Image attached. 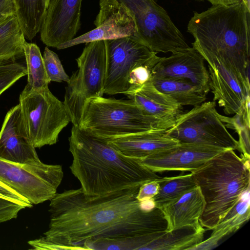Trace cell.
<instances>
[{
	"instance_id": "obj_7",
	"label": "cell",
	"mask_w": 250,
	"mask_h": 250,
	"mask_svg": "<svg viewBox=\"0 0 250 250\" xmlns=\"http://www.w3.org/2000/svg\"><path fill=\"white\" fill-rule=\"evenodd\" d=\"M78 69L67 82L64 101L73 125L79 126L85 103L103 96L106 71L104 41L86 43L76 59Z\"/></svg>"
},
{
	"instance_id": "obj_20",
	"label": "cell",
	"mask_w": 250,
	"mask_h": 250,
	"mask_svg": "<svg viewBox=\"0 0 250 250\" xmlns=\"http://www.w3.org/2000/svg\"><path fill=\"white\" fill-rule=\"evenodd\" d=\"M205 201L197 186L184 194L174 203L160 209L167 222V231L185 227L200 228V219Z\"/></svg>"
},
{
	"instance_id": "obj_37",
	"label": "cell",
	"mask_w": 250,
	"mask_h": 250,
	"mask_svg": "<svg viewBox=\"0 0 250 250\" xmlns=\"http://www.w3.org/2000/svg\"><path fill=\"white\" fill-rule=\"evenodd\" d=\"M246 5L250 8V0H242Z\"/></svg>"
},
{
	"instance_id": "obj_22",
	"label": "cell",
	"mask_w": 250,
	"mask_h": 250,
	"mask_svg": "<svg viewBox=\"0 0 250 250\" xmlns=\"http://www.w3.org/2000/svg\"><path fill=\"white\" fill-rule=\"evenodd\" d=\"M154 86L180 105L196 106L204 103L208 91L193 83L179 79H150Z\"/></svg>"
},
{
	"instance_id": "obj_18",
	"label": "cell",
	"mask_w": 250,
	"mask_h": 250,
	"mask_svg": "<svg viewBox=\"0 0 250 250\" xmlns=\"http://www.w3.org/2000/svg\"><path fill=\"white\" fill-rule=\"evenodd\" d=\"M126 96L155 120L163 130L172 127L185 112L183 106L157 89L150 80Z\"/></svg>"
},
{
	"instance_id": "obj_11",
	"label": "cell",
	"mask_w": 250,
	"mask_h": 250,
	"mask_svg": "<svg viewBox=\"0 0 250 250\" xmlns=\"http://www.w3.org/2000/svg\"><path fill=\"white\" fill-rule=\"evenodd\" d=\"M104 42L106 71L104 94L125 95L129 89L128 77L132 69L141 64L154 66L161 58L134 35Z\"/></svg>"
},
{
	"instance_id": "obj_25",
	"label": "cell",
	"mask_w": 250,
	"mask_h": 250,
	"mask_svg": "<svg viewBox=\"0 0 250 250\" xmlns=\"http://www.w3.org/2000/svg\"><path fill=\"white\" fill-rule=\"evenodd\" d=\"M159 189L152 199L155 207L161 209L172 204L184 194L197 186L192 173L158 180Z\"/></svg>"
},
{
	"instance_id": "obj_39",
	"label": "cell",
	"mask_w": 250,
	"mask_h": 250,
	"mask_svg": "<svg viewBox=\"0 0 250 250\" xmlns=\"http://www.w3.org/2000/svg\"><path fill=\"white\" fill-rule=\"evenodd\" d=\"M194 0L199 1H204L205 0Z\"/></svg>"
},
{
	"instance_id": "obj_32",
	"label": "cell",
	"mask_w": 250,
	"mask_h": 250,
	"mask_svg": "<svg viewBox=\"0 0 250 250\" xmlns=\"http://www.w3.org/2000/svg\"><path fill=\"white\" fill-rule=\"evenodd\" d=\"M0 198H2L26 208H32L33 205L27 199L0 181Z\"/></svg>"
},
{
	"instance_id": "obj_23",
	"label": "cell",
	"mask_w": 250,
	"mask_h": 250,
	"mask_svg": "<svg viewBox=\"0 0 250 250\" xmlns=\"http://www.w3.org/2000/svg\"><path fill=\"white\" fill-rule=\"evenodd\" d=\"M205 229L185 227L165 231L146 247L149 250H191L203 241Z\"/></svg>"
},
{
	"instance_id": "obj_14",
	"label": "cell",
	"mask_w": 250,
	"mask_h": 250,
	"mask_svg": "<svg viewBox=\"0 0 250 250\" xmlns=\"http://www.w3.org/2000/svg\"><path fill=\"white\" fill-rule=\"evenodd\" d=\"M224 149L192 143H179L141 160L145 167L156 172L195 170Z\"/></svg>"
},
{
	"instance_id": "obj_38",
	"label": "cell",
	"mask_w": 250,
	"mask_h": 250,
	"mask_svg": "<svg viewBox=\"0 0 250 250\" xmlns=\"http://www.w3.org/2000/svg\"><path fill=\"white\" fill-rule=\"evenodd\" d=\"M45 1L46 4L47 5V7L49 0H45Z\"/></svg>"
},
{
	"instance_id": "obj_27",
	"label": "cell",
	"mask_w": 250,
	"mask_h": 250,
	"mask_svg": "<svg viewBox=\"0 0 250 250\" xmlns=\"http://www.w3.org/2000/svg\"><path fill=\"white\" fill-rule=\"evenodd\" d=\"M23 54L27 70V84L36 89L48 86L51 82L47 75L39 47L35 43L26 42L23 45Z\"/></svg>"
},
{
	"instance_id": "obj_17",
	"label": "cell",
	"mask_w": 250,
	"mask_h": 250,
	"mask_svg": "<svg viewBox=\"0 0 250 250\" xmlns=\"http://www.w3.org/2000/svg\"><path fill=\"white\" fill-rule=\"evenodd\" d=\"M206 61L213 101L223 107L225 114L234 115L243 108L250 97V88L220 62L215 60Z\"/></svg>"
},
{
	"instance_id": "obj_19",
	"label": "cell",
	"mask_w": 250,
	"mask_h": 250,
	"mask_svg": "<svg viewBox=\"0 0 250 250\" xmlns=\"http://www.w3.org/2000/svg\"><path fill=\"white\" fill-rule=\"evenodd\" d=\"M166 130L152 129L106 140L125 156L142 160L179 144L167 135Z\"/></svg>"
},
{
	"instance_id": "obj_30",
	"label": "cell",
	"mask_w": 250,
	"mask_h": 250,
	"mask_svg": "<svg viewBox=\"0 0 250 250\" xmlns=\"http://www.w3.org/2000/svg\"><path fill=\"white\" fill-rule=\"evenodd\" d=\"M24 208L22 205L0 198V223L16 218L19 212Z\"/></svg>"
},
{
	"instance_id": "obj_3",
	"label": "cell",
	"mask_w": 250,
	"mask_h": 250,
	"mask_svg": "<svg viewBox=\"0 0 250 250\" xmlns=\"http://www.w3.org/2000/svg\"><path fill=\"white\" fill-rule=\"evenodd\" d=\"M250 10L244 2L194 12L187 30L205 61L220 62L250 88Z\"/></svg>"
},
{
	"instance_id": "obj_1",
	"label": "cell",
	"mask_w": 250,
	"mask_h": 250,
	"mask_svg": "<svg viewBox=\"0 0 250 250\" xmlns=\"http://www.w3.org/2000/svg\"><path fill=\"white\" fill-rule=\"evenodd\" d=\"M140 187L98 195L86 194L81 188L57 193L50 200L48 229L28 244L34 250H103L166 231L160 209L141 208L136 198Z\"/></svg>"
},
{
	"instance_id": "obj_2",
	"label": "cell",
	"mask_w": 250,
	"mask_h": 250,
	"mask_svg": "<svg viewBox=\"0 0 250 250\" xmlns=\"http://www.w3.org/2000/svg\"><path fill=\"white\" fill-rule=\"evenodd\" d=\"M68 141L73 157L70 169L86 194H105L162 177L141 160L125 156L106 139L78 126L73 125Z\"/></svg>"
},
{
	"instance_id": "obj_31",
	"label": "cell",
	"mask_w": 250,
	"mask_h": 250,
	"mask_svg": "<svg viewBox=\"0 0 250 250\" xmlns=\"http://www.w3.org/2000/svg\"><path fill=\"white\" fill-rule=\"evenodd\" d=\"M26 66L0 74V96L21 78L26 76Z\"/></svg>"
},
{
	"instance_id": "obj_29",
	"label": "cell",
	"mask_w": 250,
	"mask_h": 250,
	"mask_svg": "<svg viewBox=\"0 0 250 250\" xmlns=\"http://www.w3.org/2000/svg\"><path fill=\"white\" fill-rule=\"evenodd\" d=\"M153 67L150 65L141 64L132 69L129 75V89L125 95L131 93L150 80Z\"/></svg>"
},
{
	"instance_id": "obj_35",
	"label": "cell",
	"mask_w": 250,
	"mask_h": 250,
	"mask_svg": "<svg viewBox=\"0 0 250 250\" xmlns=\"http://www.w3.org/2000/svg\"><path fill=\"white\" fill-rule=\"evenodd\" d=\"M24 66L25 64L18 61V59L0 61V74L16 70Z\"/></svg>"
},
{
	"instance_id": "obj_4",
	"label": "cell",
	"mask_w": 250,
	"mask_h": 250,
	"mask_svg": "<svg viewBox=\"0 0 250 250\" xmlns=\"http://www.w3.org/2000/svg\"><path fill=\"white\" fill-rule=\"evenodd\" d=\"M225 150L192 173L205 201L201 225L212 230L250 189V159Z\"/></svg>"
},
{
	"instance_id": "obj_13",
	"label": "cell",
	"mask_w": 250,
	"mask_h": 250,
	"mask_svg": "<svg viewBox=\"0 0 250 250\" xmlns=\"http://www.w3.org/2000/svg\"><path fill=\"white\" fill-rule=\"evenodd\" d=\"M83 0H49L40 30L47 46L57 48L74 38L81 26Z\"/></svg>"
},
{
	"instance_id": "obj_5",
	"label": "cell",
	"mask_w": 250,
	"mask_h": 250,
	"mask_svg": "<svg viewBox=\"0 0 250 250\" xmlns=\"http://www.w3.org/2000/svg\"><path fill=\"white\" fill-rule=\"evenodd\" d=\"M78 127L105 139L161 129L132 100L103 96L86 102Z\"/></svg>"
},
{
	"instance_id": "obj_9",
	"label": "cell",
	"mask_w": 250,
	"mask_h": 250,
	"mask_svg": "<svg viewBox=\"0 0 250 250\" xmlns=\"http://www.w3.org/2000/svg\"><path fill=\"white\" fill-rule=\"evenodd\" d=\"M221 116L215 101L204 102L185 112L166 132L179 143L238 150V141L229 132Z\"/></svg>"
},
{
	"instance_id": "obj_24",
	"label": "cell",
	"mask_w": 250,
	"mask_h": 250,
	"mask_svg": "<svg viewBox=\"0 0 250 250\" xmlns=\"http://www.w3.org/2000/svg\"><path fill=\"white\" fill-rule=\"evenodd\" d=\"M15 16L25 39L31 41L40 32L47 5L45 0H13Z\"/></svg>"
},
{
	"instance_id": "obj_10",
	"label": "cell",
	"mask_w": 250,
	"mask_h": 250,
	"mask_svg": "<svg viewBox=\"0 0 250 250\" xmlns=\"http://www.w3.org/2000/svg\"><path fill=\"white\" fill-rule=\"evenodd\" d=\"M63 177L59 165L46 164L40 159L21 164L0 157V181L33 205L50 200L57 193Z\"/></svg>"
},
{
	"instance_id": "obj_34",
	"label": "cell",
	"mask_w": 250,
	"mask_h": 250,
	"mask_svg": "<svg viewBox=\"0 0 250 250\" xmlns=\"http://www.w3.org/2000/svg\"><path fill=\"white\" fill-rule=\"evenodd\" d=\"M13 16L15 9L13 0H0V25Z\"/></svg>"
},
{
	"instance_id": "obj_36",
	"label": "cell",
	"mask_w": 250,
	"mask_h": 250,
	"mask_svg": "<svg viewBox=\"0 0 250 250\" xmlns=\"http://www.w3.org/2000/svg\"><path fill=\"white\" fill-rule=\"evenodd\" d=\"M212 5H229L238 3L242 0H207Z\"/></svg>"
},
{
	"instance_id": "obj_16",
	"label": "cell",
	"mask_w": 250,
	"mask_h": 250,
	"mask_svg": "<svg viewBox=\"0 0 250 250\" xmlns=\"http://www.w3.org/2000/svg\"><path fill=\"white\" fill-rule=\"evenodd\" d=\"M0 157L21 164L40 160L26 136L19 104L11 107L4 119L0 130Z\"/></svg>"
},
{
	"instance_id": "obj_28",
	"label": "cell",
	"mask_w": 250,
	"mask_h": 250,
	"mask_svg": "<svg viewBox=\"0 0 250 250\" xmlns=\"http://www.w3.org/2000/svg\"><path fill=\"white\" fill-rule=\"evenodd\" d=\"M44 67L50 82H67L69 76L65 72L58 55L48 46L44 48L42 56Z\"/></svg>"
},
{
	"instance_id": "obj_33",
	"label": "cell",
	"mask_w": 250,
	"mask_h": 250,
	"mask_svg": "<svg viewBox=\"0 0 250 250\" xmlns=\"http://www.w3.org/2000/svg\"><path fill=\"white\" fill-rule=\"evenodd\" d=\"M159 189L158 180L146 182L140 187L136 198L139 201L152 199L158 194Z\"/></svg>"
},
{
	"instance_id": "obj_26",
	"label": "cell",
	"mask_w": 250,
	"mask_h": 250,
	"mask_svg": "<svg viewBox=\"0 0 250 250\" xmlns=\"http://www.w3.org/2000/svg\"><path fill=\"white\" fill-rule=\"evenodd\" d=\"M17 18L13 16L0 25V61L23 56L26 42Z\"/></svg>"
},
{
	"instance_id": "obj_6",
	"label": "cell",
	"mask_w": 250,
	"mask_h": 250,
	"mask_svg": "<svg viewBox=\"0 0 250 250\" xmlns=\"http://www.w3.org/2000/svg\"><path fill=\"white\" fill-rule=\"evenodd\" d=\"M19 104L26 136L35 148L56 144L61 132L71 122L63 102L48 86L36 89L27 83L20 95Z\"/></svg>"
},
{
	"instance_id": "obj_8",
	"label": "cell",
	"mask_w": 250,
	"mask_h": 250,
	"mask_svg": "<svg viewBox=\"0 0 250 250\" xmlns=\"http://www.w3.org/2000/svg\"><path fill=\"white\" fill-rule=\"evenodd\" d=\"M131 12L136 27L134 35L151 51L172 54L190 47L166 11L154 0H117Z\"/></svg>"
},
{
	"instance_id": "obj_15",
	"label": "cell",
	"mask_w": 250,
	"mask_h": 250,
	"mask_svg": "<svg viewBox=\"0 0 250 250\" xmlns=\"http://www.w3.org/2000/svg\"><path fill=\"white\" fill-rule=\"evenodd\" d=\"M151 78L187 81L210 90L209 73L201 54L193 47L161 57L151 69Z\"/></svg>"
},
{
	"instance_id": "obj_21",
	"label": "cell",
	"mask_w": 250,
	"mask_h": 250,
	"mask_svg": "<svg viewBox=\"0 0 250 250\" xmlns=\"http://www.w3.org/2000/svg\"><path fill=\"white\" fill-rule=\"evenodd\" d=\"M250 189L242 195L237 204L212 229L210 236L191 250H209L216 248L223 238L235 232L249 220L250 216Z\"/></svg>"
},
{
	"instance_id": "obj_12",
	"label": "cell",
	"mask_w": 250,
	"mask_h": 250,
	"mask_svg": "<svg viewBox=\"0 0 250 250\" xmlns=\"http://www.w3.org/2000/svg\"><path fill=\"white\" fill-rule=\"evenodd\" d=\"M100 9L94 22L95 28L59 45L57 49L97 41L135 35L136 27L132 14L117 0H100Z\"/></svg>"
}]
</instances>
